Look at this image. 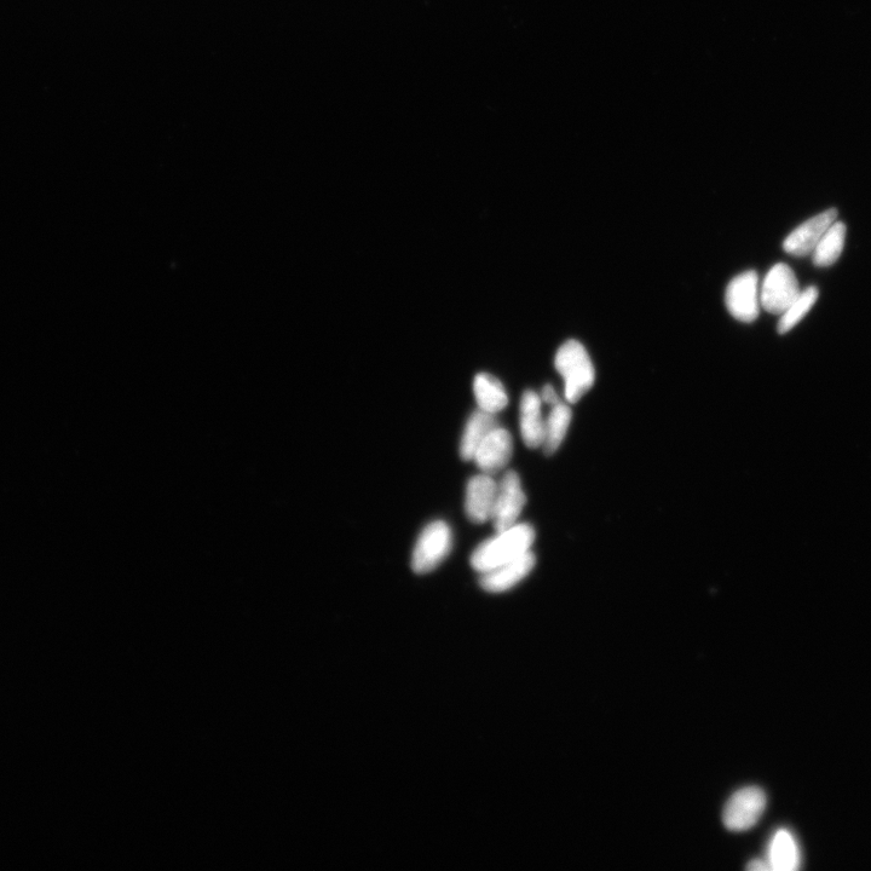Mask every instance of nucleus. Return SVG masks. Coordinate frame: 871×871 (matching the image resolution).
<instances>
[{"mask_svg": "<svg viewBox=\"0 0 871 871\" xmlns=\"http://www.w3.org/2000/svg\"><path fill=\"white\" fill-rule=\"evenodd\" d=\"M726 307L736 320L753 322L760 314V290L758 274L746 271L732 279L725 293Z\"/></svg>", "mask_w": 871, "mask_h": 871, "instance_id": "obj_6", "label": "nucleus"}, {"mask_svg": "<svg viewBox=\"0 0 871 871\" xmlns=\"http://www.w3.org/2000/svg\"><path fill=\"white\" fill-rule=\"evenodd\" d=\"M535 541V530L529 524L515 526L484 541L471 556L472 568L486 573L499 565L512 561L530 551Z\"/></svg>", "mask_w": 871, "mask_h": 871, "instance_id": "obj_1", "label": "nucleus"}, {"mask_svg": "<svg viewBox=\"0 0 871 871\" xmlns=\"http://www.w3.org/2000/svg\"><path fill=\"white\" fill-rule=\"evenodd\" d=\"M541 400L545 401L547 405L556 406L559 402V397L555 389H553L552 385H546L541 392Z\"/></svg>", "mask_w": 871, "mask_h": 871, "instance_id": "obj_19", "label": "nucleus"}, {"mask_svg": "<svg viewBox=\"0 0 871 871\" xmlns=\"http://www.w3.org/2000/svg\"><path fill=\"white\" fill-rule=\"evenodd\" d=\"M536 564V557L532 551L524 553L512 561L499 565L492 570L482 573L480 585L484 591L501 593L509 591L523 579H526Z\"/></svg>", "mask_w": 871, "mask_h": 871, "instance_id": "obj_9", "label": "nucleus"}, {"mask_svg": "<svg viewBox=\"0 0 871 871\" xmlns=\"http://www.w3.org/2000/svg\"><path fill=\"white\" fill-rule=\"evenodd\" d=\"M499 428L495 414L478 409L467 420L463 438L460 442V457L465 461L474 460L478 447L486 440L487 436Z\"/></svg>", "mask_w": 871, "mask_h": 871, "instance_id": "obj_14", "label": "nucleus"}, {"mask_svg": "<svg viewBox=\"0 0 871 871\" xmlns=\"http://www.w3.org/2000/svg\"><path fill=\"white\" fill-rule=\"evenodd\" d=\"M474 392L478 407L484 412L499 413L509 403L504 385L488 373L478 374L474 382Z\"/></svg>", "mask_w": 871, "mask_h": 871, "instance_id": "obj_15", "label": "nucleus"}, {"mask_svg": "<svg viewBox=\"0 0 871 871\" xmlns=\"http://www.w3.org/2000/svg\"><path fill=\"white\" fill-rule=\"evenodd\" d=\"M555 366L565 382V398L576 403L592 389L596 371L585 346L578 340H568L557 351Z\"/></svg>", "mask_w": 871, "mask_h": 871, "instance_id": "obj_2", "label": "nucleus"}, {"mask_svg": "<svg viewBox=\"0 0 871 871\" xmlns=\"http://www.w3.org/2000/svg\"><path fill=\"white\" fill-rule=\"evenodd\" d=\"M847 229L845 223L834 222L812 252L813 264L827 268L838 262L844 251Z\"/></svg>", "mask_w": 871, "mask_h": 871, "instance_id": "obj_16", "label": "nucleus"}, {"mask_svg": "<svg viewBox=\"0 0 871 871\" xmlns=\"http://www.w3.org/2000/svg\"><path fill=\"white\" fill-rule=\"evenodd\" d=\"M498 484L490 475L472 477L466 488L465 510L471 522L481 524L492 519Z\"/></svg>", "mask_w": 871, "mask_h": 871, "instance_id": "obj_11", "label": "nucleus"}, {"mask_svg": "<svg viewBox=\"0 0 871 871\" xmlns=\"http://www.w3.org/2000/svg\"><path fill=\"white\" fill-rule=\"evenodd\" d=\"M571 409L563 403L553 406V409L546 420L544 451L547 455H552L561 447L565 436L569 430L571 423Z\"/></svg>", "mask_w": 871, "mask_h": 871, "instance_id": "obj_17", "label": "nucleus"}, {"mask_svg": "<svg viewBox=\"0 0 871 871\" xmlns=\"http://www.w3.org/2000/svg\"><path fill=\"white\" fill-rule=\"evenodd\" d=\"M526 503V494L523 492L519 476L515 471L506 472L498 484V495H496L492 515L496 532H504L515 526Z\"/></svg>", "mask_w": 871, "mask_h": 871, "instance_id": "obj_7", "label": "nucleus"}, {"mask_svg": "<svg viewBox=\"0 0 871 871\" xmlns=\"http://www.w3.org/2000/svg\"><path fill=\"white\" fill-rule=\"evenodd\" d=\"M452 530L446 522L436 521L425 527L415 545L412 569L417 574H428L436 569L451 553Z\"/></svg>", "mask_w": 871, "mask_h": 871, "instance_id": "obj_3", "label": "nucleus"}, {"mask_svg": "<svg viewBox=\"0 0 871 871\" xmlns=\"http://www.w3.org/2000/svg\"><path fill=\"white\" fill-rule=\"evenodd\" d=\"M767 863L771 870L795 871L801 867V851L798 840L788 829H778L772 835L767 849Z\"/></svg>", "mask_w": 871, "mask_h": 871, "instance_id": "obj_13", "label": "nucleus"}, {"mask_svg": "<svg viewBox=\"0 0 871 871\" xmlns=\"http://www.w3.org/2000/svg\"><path fill=\"white\" fill-rule=\"evenodd\" d=\"M838 219V210L830 209L812 217L790 233L783 242V248L789 255L804 257L812 255L818 242L834 222Z\"/></svg>", "mask_w": 871, "mask_h": 871, "instance_id": "obj_8", "label": "nucleus"}, {"mask_svg": "<svg viewBox=\"0 0 871 871\" xmlns=\"http://www.w3.org/2000/svg\"><path fill=\"white\" fill-rule=\"evenodd\" d=\"M766 794L758 787L738 790L731 796L724 810L725 827L732 832H744L759 822L766 809Z\"/></svg>", "mask_w": 871, "mask_h": 871, "instance_id": "obj_5", "label": "nucleus"}, {"mask_svg": "<svg viewBox=\"0 0 871 871\" xmlns=\"http://www.w3.org/2000/svg\"><path fill=\"white\" fill-rule=\"evenodd\" d=\"M521 434L528 448H539L545 442L546 420L541 414V397L534 391L524 392L519 408Z\"/></svg>", "mask_w": 871, "mask_h": 871, "instance_id": "obj_12", "label": "nucleus"}, {"mask_svg": "<svg viewBox=\"0 0 871 871\" xmlns=\"http://www.w3.org/2000/svg\"><path fill=\"white\" fill-rule=\"evenodd\" d=\"M512 454L513 441L510 432L496 428L478 447L474 461L483 474L495 475L510 463Z\"/></svg>", "mask_w": 871, "mask_h": 871, "instance_id": "obj_10", "label": "nucleus"}, {"mask_svg": "<svg viewBox=\"0 0 871 871\" xmlns=\"http://www.w3.org/2000/svg\"><path fill=\"white\" fill-rule=\"evenodd\" d=\"M798 279L787 264L778 263L767 273L760 290V304L767 313L782 315L799 296Z\"/></svg>", "mask_w": 871, "mask_h": 871, "instance_id": "obj_4", "label": "nucleus"}, {"mask_svg": "<svg viewBox=\"0 0 871 871\" xmlns=\"http://www.w3.org/2000/svg\"><path fill=\"white\" fill-rule=\"evenodd\" d=\"M819 297L818 288L815 286L807 287L801 291L795 301L789 305L788 309L781 315V320L778 322V333L786 334L792 331L798 323L809 314V311L816 304Z\"/></svg>", "mask_w": 871, "mask_h": 871, "instance_id": "obj_18", "label": "nucleus"}, {"mask_svg": "<svg viewBox=\"0 0 871 871\" xmlns=\"http://www.w3.org/2000/svg\"><path fill=\"white\" fill-rule=\"evenodd\" d=\"M747 869L751 871H769L770 865L767 863L766 859H754L751 863L747 865Z\"/></svg>", "mask_w": 871, "mask_h": 871, "instance_id": "obj_20", "label": "nucleus"}]
</instances>
